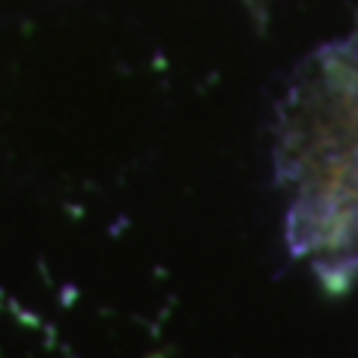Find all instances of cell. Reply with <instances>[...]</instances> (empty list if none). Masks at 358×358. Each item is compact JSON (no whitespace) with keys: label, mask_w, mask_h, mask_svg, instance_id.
<instances>
[{"label":"cell","mask_w":358,"mask_h":358,"mask_svg":"<svg viewBox=\"0 0 358 358\" xmlns=\"http://www.w3.org/2000/svg\"><path fill=\"white\" fill-rule=\"evenodd\" d=\"M275 185L296 260L329 289L358 281V30L299 63L272 126Z\"/></svg>","instance_id":"cell-1"},{"label":"cell","mask_w":358,"mask_h":358,"mask_svg":"<svg viewBox=\"0 0 358 358\" xmlns=\"http://www.w3.org/2000/svg\"><path fill=\"white\" fill-rule=\"evenodd\" d=\"M245 9L254 15L257 24H266V18H268V9H272V0H242Z\"/></svg>","instance_id":"cell-2"}]
</instances>
